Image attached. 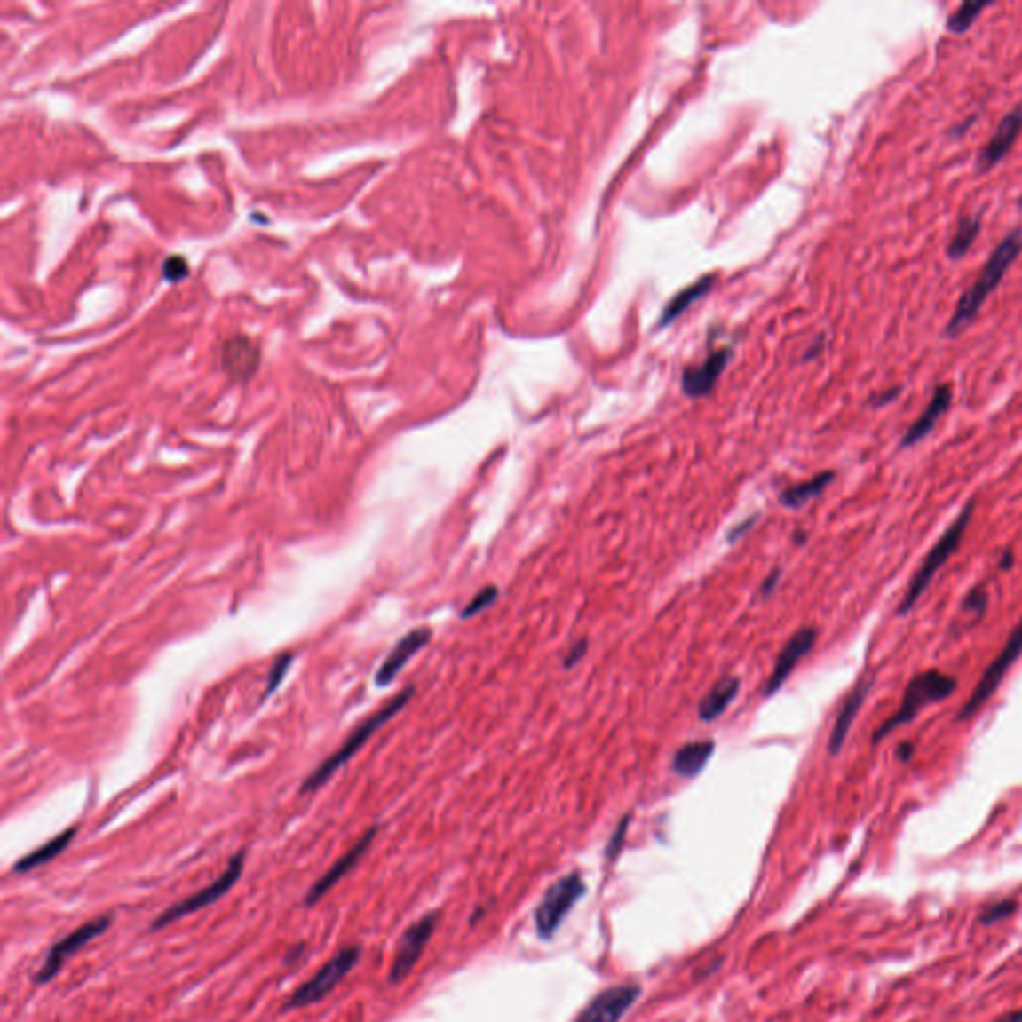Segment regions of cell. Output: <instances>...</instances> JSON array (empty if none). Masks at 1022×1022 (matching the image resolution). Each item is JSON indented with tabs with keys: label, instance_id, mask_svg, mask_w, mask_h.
Returning <instances> with one entry per match:
<instances>
[{
	"label": "cell",
	"instance_id": "3",
	"mask_svg": "<svg viewBox=\"0 0 1022 1022\" xmlns=\"http://www.w3.org/2000/svg\"><path fill=\"white\" fill-rule=\"evenodd\" d=\"M956 687H959V683H956L953 675L940 673L937 669H927L919 675H915V677L908 681L899 709L875 731L873 743L876 745L879 741H883L884 737H889L895 729L916 719V715L923 709H927V707L945 701V699L955 693Z\"/></svg>",
	"mask_w": 1022,
	"mask_h": 1022
},
{
	"label": "cell",
	"instance_id": "20",
	"mask_svg": "<svg viewBox=\"0 0 1022 1022\" xmlns=\"http://www.w3.org/2000/svg\"><path fill=\"white\" fill-rule=\"evenodd\" d=\"M715 753V743L711 739H701V741H689L675 751L673 755V771L679 777L693 779L701 772L707 763H709L711 755Z\"/></svg>",
	"mask_w": 1022,
	"mask_h": 1022
},
{
	"label": "cell",
	"instance_id": "11",
	"mask_svg": "<svg viewBox=\"0 0 1022 1022\" xmlns=\"http://www.w3.org/2000/svg\"><path fill=\"white\" fill-rule=\"evenodd\" d=\"M641 996V986L638 983H625L611 986L599 993L595 999L582 1010L575 1022H619Z\"/></svg>",
	"mask_w": 1022,
	"mask_h": 1022
},
{
	"label": "cell",
	"instance_id": "38",
	"mask_svg": "<svg viewBox=\"0 0 1022 1022\" xmlns=\"http://www.w3.org/2000/svg\"><path fill=\"white\" fill-rule=\"evenodd\" d=\"M993 1022H1022V1009H1020V1010L1007 1012V1015L994 1018Z\"/></svg>",
	"mask_w": 1022,
	"mask_h": 1022
},
{
	"label": "cell",
	"instance_id": "29",
	"mask_svg": "<svg viewBox=\"0 0 1022 1022\" xmlns=\"http://www.w3.org/2000/svg\"><path fill=\"white\" fill-rule=\"evenodd\" d=\"M292 659H294L292 654H284V655H280V657L276 659V662H273L272 669H270V673H268V681H265L264 699H268V697L273 693V691H276V689L281 685V681H284V675L288 673L289 665H292Z\"/></svg>",
	"mask_w": 1022,
	"mask_h": 1022
},
{
	"label": "cell",
	"instance_id": "26",
	"mask_svg": "<svg viewBox=\"0 0 1022 1022\" xmlns=\"http://www.w3.org/2000/svg\"><path fill=\"white\" fill-rule=\"evenodd\" d=\"M988 6V3H963L956 11L951 14V19H948L947 27L948 30H953L955 35H963V32H967L975 20L978 19V14L985 11Z\"/></svg>",
	"mask_w": 1022,
	"mask_h": 1022
},
{
	"label": "cell",
	"instance_id": "4",
	"mask_svg": "<svg viewBox=\"0 0 1022 1022\" xmlns=\"http://www.w3.org/2000/svg\"><path fill=\"white\" fill-rule=\"evenodd\" d=\"M972 511H975V500H971L967 505H964L961 513L953 519L951 526H948L943 534H940L935 545L931 547L927 558H924L921 563V567L915 571L911 582H908L905 598L899 606V615H907L908 611L915 607V603L921 599V595L924 591H927V587L931 585L932 579L937 577L939 571L947 566L948 559H951L953 555L956 553V550H959L963 537H964V534H967V527L971 526Z\"/></svg>",
	"mask_w": 1022,
	"mask_h": 1022
},
{
	"label": "cell",
	"instance_id": "35",
	"mask_svg": "<svg viewBox=\"0 0 1022 1022\" xmlns=\"http://www.w3.org/2000/svg\"><path fill=\"white\" fill-rule=\"evenodd\" d=\"M755 521H757V515H751V518H747L745 521L739 523V526H735L729 534V542H737V539L741 537L747 529H751L755 526Z\"/></svg>",
	"mask_w": 1022,
	"mask_h": 1022
},
{
	"label": "cell",
	"instance_id": "23",
	"mask_svg": "<svg viewBox=\"0 0 1022 1022\" xmlns=\"http://www.w3.org/2000/svg\"><path fill=\"white\" fill-rule=\"evenodd\" d=\"M835 479V471H823V473H817L815 478H811L807 481H801V484H795L791 487H787L783 494L779 495V502L785 505V508H791V510H799L803 505H807L809 502L817 500V497L825 492V489L833 484Z\"/></svg>",
	"mask_w": 1022,
	"mask_h": 1022
},
{
	"label": "cell",
	"instance_id": "33",
	"mask_svg": "<svg viewBox=\"0 0 1022 1022\" xmlns=\"http://www.w3.org/2000/svg\"><path fill=\"white\" fill-rule=\"evenodd\" d=\"M585 654H587V639L575 641L574 646L569 647L566 659H563V667H566V669H571V667H575L579 662H582Z\"/></svg>",
	"mask_w": 1022,
	"mask_h": 1022
},
{
	"label": "cell",
	"instance_id": "37",
	"mask_svg": "<svg viewBox=\"0 0 1022 1022\" xmlns=\"http://www.w3.org/2000/svg\"><path fill=\"white\" fill-rule=\"evenodd\" d=\"M899 393H900V388H892V390H889L887 393H881L879 398H875L873 404H875V406H884V404H889V401L895 400V398L899 396Z\"/></svg>",
	"mask_w": 1022,
	"mask_h": 1022
},
{
	"label": "cell",
	"instance_id": "18",
	"mask_svg": "<svg viewBox=\"0 0 1022 1022\" xmlns=\"http://www.w3.org/2000/svg\"><path fill=\"white\" fill-rule=\"evenodd\" d=\"M951 401H953L951 388H948L947 384L937 385V390H935V393H932L927 409H924V412L916 417V422L911 425V428L905 432L903 440H900V446L911 448L915 444H919L921 440L927 438L940 417L947 414V409L951 408Z\"/></svg>",
	"mask_w": 1022,
	"mask_h": 1022
},
{
	"label": "cell",
	"instance_id": "12",
	"mask_svg": "<svg viewBox=\"0 0 1022 1022\" xmlns=\"http://www.w3.org/2000/svg\"><path fill=\"white\" fill-rule=\"evenodd\" d=\"M376 833H377V827L368 828V831L360 836V841L353 844L352 849H348L344 852V855L336 860V863L328 868V871L318 876V881L312 884L305 892L304 897V905L305 907H313L316 903H320L321 899H324L329 891H332L337 883H340L345 875H348L353 867H356L361 857L366 855L372 847V843L376 839Z\"/></svg>",
	"mask_w": 1022,
	"mask_h": 1022
},
{
	"label": "cell",
	"instance_id": "13",
	"mask_svg": "<svg viewBox=\"0 0 1022 1022\" xmlns=\"http://www.w3.org/2000/svg\"><path fill=\"white\" fill-rule=\"evenodd\" d=\"M260 345L250 336L234 334L224 340L220 348V368L232 380L244 382L260 368Z\"/></svg>",
	"mask_w": 1022,
	"mask_h": 1022
},
{
	"label": "cell",
	"instance_id": "36",
	"mask_svg": "<svg viewBox=\"0 0 1022 1022\" xmlns=\"http://www.w3.org/2000/svg\"><path fill=\"white\" fill-rule=\"evenodd\" d=\"M913 753H915V747H913V743H908V741L900 743V745H899V749H897L899 759H900V761H905V763H907V761H911Z\"/></svg>",
	"mask_w": 1022,
	"mask_h": 1022
},
{
	"label": "cell",
	"instance_id": "41",
	"mask_svg": "<svg viewBox=\"0 0 1022 1022\" xmlns=\"http://www.w3.org/2000/svg\"><path fill=\"white\" fill-rule=\"evenodd\" d=\"M1018 206L1022 208V196H1020V200H1018Z\"/></svg>",
	"mask_w": 1022,
	"mask_h": 1022
},
{
	"label": "cell",
	"instance_id": "1",
	"mask_svg": "<svg viewBox=\"0 0 1022 1022\" xmlns=\"http://www.w3.org/2000/svg\"><path fill=\"white\" fill-rule=\"evenodd\" d=\"M1020 250H1022V230H1012L1009 236L1002 238V242L996 246V250L991 254V257H988L985 268L980 270L978 280L961 296V300L956 302L953 316L945 328V334L948 337L959 336L963 329L977 318V313L985 305L986 297L1001 284L1004 273H1007L1010 265L1015 264Z\"/></svg>",
	"mask_w": 1022,
	"mask_h": 1022
},
{
	"label": "cell",
	"instance_id": "19",
	"mask_svg": "<svg viewBox=\"0 0 1022 1022\" xmlns=\"http://www.w3.org/2000/svg\"><path fill=\"white\" fill-rule=\"evenodd\" d=\"M868 689H871V683L860 681L859 685L847 695V699H844L841 711L835 719L831 735H828V753L831 755H839L844 747V741H847V735L852 727V723H855L860 707H863L865 699L868 695Z\"/></svg>",
	"mask_w": 1022,
	"mask_h": 1022
},
{
	"label": "cell",
	"instance_id": "16",
	"mask_svg": "<svg viewBox=\"0 0 1022 1022\" xmlns=\"http://www.w3.org/2000/svg\"><path fill=\"white\" fill-rule=\"evenodd\" d=\"M1020 132H1022V108H1015L1001 120L993 134V139L978 152L977 158L978 170L980 172L993 170V168L1007 156V152L1012 148V144L1017 142Z\"/></svg>",
	"mask_w": 1022,
	"mask_h": 1022
},
{
	"label": "cell",
	"instance_id": "5",
	"mask_svg": "<svg viewBox=\"0 0 1022 1022\" xmlns=\"http://www.w3.org/2000/svg\"><path fill=\"white\" fill-rule=\"evenodd\" d=\"M244 867H246V851H238L236 855L228 860L226 868H224V873L218 879L212 881L210 884H206V887H202L200 891L192 892V895L178 900V903L164 908V911L152 921L150 931L152 932L162 931L166 927H170V924L182 921L184 916H190L198 911H202L206 907L218 903V900L226 897L228 892L236 887V883L242 879Z\"/></svg>",
	"mask_w": 1022,
	"mask_h": 1022
},
{
	"label": "cell",
	"instance_id": "21",
	"mask_svg": "<svg viewBox=\"0 0 1022 1022\" xmlns=\"http://www.w3.org/2000/svg\"><path fill=\"white\" fill-rule=\"evenodd\" d=\"M75 835H76V827H70V828H67V831H62L56 836H52V839H48L46 843L40 844L38 849L30 851L28 855H24L22 859L16 860L12 871L19 873V875H24V873L35 871V868H38V867L48 865L51 860H54L64 849L68 847L72 839H75Z\"/></svg>",
	"mask_w": 1022,
	"mask_h": 1022
},
{
	"label": "cell",
	"instance_id": "14",
	"mask_svg": "<svg viewBox=\"0 0 1022 1022\" xmlns=\"http://www.w3.org/2000/svg\"><path fill=\"white\" fill-rule=\"evenodd\" d=\"M815 643H817L815 627H803V630L796 631L793 638L785 643V647L780 649L775 667H772V673L769 675L767 685L763 689V695L765 697L775 695L777 691L785 685L788 675L795 671L796 663H799L804 655L811 654Z\"/></svg>",
	"mask_w": 1022,
	"mask_h": 1022
},
{
	"label": "cell",
	"instance_id": "25",
	"mask_svg": "<svg viewBox=\"0 0 1022 1022\" xmlns=\"http://www.w3.org/2000/svg\"><path fill=\"white\" fill-rule=\"evenodd\" d=\"M711 286H713V278H711V276H705V278L699 280L697 284L689 286L687 289H683V292H681L679 296H675L673 300L669 302V305H667L665 313L662 316V326L669 324V321H673L675 318L679 316V313L685 312V310L689 308V305L693 304L695 300H699V297H703L707 292H709Z\"/></svg>",
	"mask_w": 1022,
	"mask_h": 1022
},
{
	"label": "cell",
	"instance_id": "28",
	"mask_svg": "<svg viewBox=\"0 0 1022 1022\" xmlns=\"http://www.w3.org/2000/svg\"><path fill=\"white\" fill-rule=\"evenodd\" d=\"M497 595H500V591H497V587H494V585L484 587V590L473 595L468 606H465V607L462 609V619H470V617H473V615L481 614V611H484V609L492 607L494 603H495V599H497Z\"/></svg>",
	"mask_w": 1022,
	"mask_h": 1022
},
{
	"label": "cell",
	"instance_id": "17",
	"mask_svg": "<svg viewBox=\"0 0 1022 1022\" xmlns=\"http://www.w3.org/2000/svg\"><path fill=\"white\" fill-rule=\"evenodd\" d=\"M729 358H731V352L727 348H723V350L709 353V356H707L699 366L685 369V374H683V380H681L683 392H685L689 398L707 396V393L713 390L715 382L719 380L723 369L727 368Z\"/></svg>",
	"mask_w": 1022,
	"mask_h": 1022
},
{
	"label": "cell",
	"instance_id": "2",
	"mask_svg": "<svg viewBox=\"0 0 1022 1022\" xmlns=\"http://www.w3.org/2000/svg\"><path fill=\"white\" fill-rule=\"evenodd\" d=\"M412 695H414V687H406L404 691H400L396 697L390 699V701L385 703L384 707H380V709H377L374 715H369L364 723H360V725L352 731V735L342 743L340 749L329 755V757L321 763V765H318L310 772L308 777H305V780L300 785V793L310 795V793L320 791V788L336 775V771H340L345 763H348L353 755H356L361 747H364L369 739H372V735L376 733L377 729H382L385 723L396 717V715L404 709V707L409 703V699H412Z\"/></svg>",
	"mask_w": 1022,
	"mask_h": 1022
},
{
	"label": "cell",
	"instance_id": "24",
	"mask_svg": "<svg viewBox=\"0 0 1022 1022\" xmlns=\"http://www.w3.org/2000/svg\"><path fill=\"white\" fill-rule=\"evenodd\" d=\"M980 232V220L977 216H963L959 220V226H956V232L953 234V240L948 242L947 248V254L951 260H959L964 254L971 250V246L975 244V240Z\"/></svg>",
	"mask_w": 1022,
	"mask_h": 1022
},
{
	"label": "cell",
	"instance_id": "6",
	"mask_svg": "<svg viewBox=\"0 0 1022 1022\" xmlns=\"http://www.w3.org/2000/svg\"><path fill=\"white\" fill-rule=\"evenodd\" d=\"M361 956L360 945H345L340 951L332 955V959L321 964V967L313 972V977L305 980L292 993V996L284 1004V1012L297 1010L312 1007L334 991V988L342 983V980L356 969Z\"/></svg>",
	"mask_w": 1022,
	"mask_h": 1022
},
{
	"label": "cell",
	"instance_id": "7",
	"mask_svg": "<svg viewBox=\"0 0 1022 1022\" xmlns=\"http://www.w3.org/2000/svg\"><path fill=\"white\" fill-rule=\"evenodd\" d=\"M587 887L583 876L579 873L563 875L561 879L555 881L550 889L545 891L542 903L535 908V929L539 939L550 940L566 916L571 913L579 900L585 897Z\"/></svg>",
	"mask_w": 1022,
	"mask_h": 1022
},
{
	"label": "cell",
	"instance_id": "32",
	"mask_svg": "<svg viewBox=\"0 0 1022 1022\" xmlns=\"http://www.w3.org/2000/svg\"><path fill=\"white\" fill-rule=\"evenodd\" d=\"M627 825H630V817L622 819V823H619L617 831L614 833V836H611V841H609V844H607V851H606V852H607V859H615V857H617V852H619V849H622L623 839H625Z\"/></svg>",
	"mask_w": 1022,
	"mask_h": 1022
},
{
	"label": "cell",
	"instance_id": "8",
	"mask_svg": "<svg viewBox=\"0 0 1022 1022\" xmlns=\"http://www.w3.org/2000/svg\"><path fill=\"white\" fill-rule=\"evenodd\" d=\"M1022 655V619L1015 625V630L1010 631L1009 635V641L1004 643V647L999 655H996L991 665L986 667L983 677L978 679L977 687L972 689V693L969 695L967 703L963 705V709L959 713V719L964 721L972 717V715H977L980 707H983L988 699H991L996 689L1001 687L1002 679L1007 677V673L1012 669V665L1017 663V659Z\"/></svg>",
	"mask_w": 1022,
	"mask_h": 1022
},
{
	"label": "cell",
	"instance_id": "39",
	"mask_svg": "<svg viewBox=\"0 0 1022 1022\" xmlns=\"http://www.w3.org/2000/svg\"><path fill=\"white\" fill-rule=\"evenodd\" d=\"M1012 561H1015V555H1012L1010 550H1007L1002 553L1001 558V569H1010L1012 567Z\"/></svg>",
	"mask_w": 1022,
	"mask_h": 1022
},
{
	"label": "cell",
	"instance_id": "15",
	"mask_svg": "<svg viewBox=\"0 0 1022 1022\" xmlns=\"http://www.w3.org/2000/svg\"><path fill=\"white\" fill-rule=\"evenodd\" d=\"M432 630L430 627H416L409 633H406L404 638H401L393 649L388 654V657L384 659L382 665L377 667L376 671V685L377 687H388L393 683V679L398 677V673L404 669L406 663L412 659L416 654H420V651L428 646L430 639H432Z\"/></svg>",
	"mask_w": 1022,
	"mask_h": 1022
},
{
	"label": "cell",
	"instance_id": "34",
	"mask_svg": "<svg viewBox=\"0 0 1022 1022\" xmlns=\"http://www.w3.org/2000/svg\"><path fill=\"white\" fill-rule=\"evenodd\" d=\"M780 575H783V571L780 569L771 571V574L765 577V582H763V585H761V598H769V595L777 590Z\"/></svg>",
	"mask_w": 1022,
	"mask_h": 1022
},
{
	"label": "cell",
	"instance_id": "9",
	"mask_svg": "<svg viewBox=\"0 0 1022 1022\" xmlns=\"http://www.w3.org/2000/svg\"><path fill=\"white\" fill-rule=\"evenodd\" d=\"M110 927H112V916L100 915V916H94V919L86 921L83 924H78V927L72 932H68L67 937L56 940V943L51 947V951L46 953V959L43 963V967L36 971L35 983L36 985L51 983V980H54V977L59 975L60 969L64 967V963H67L72 955H76L80 948H84L88 943H91V940L102 937Z\"/></svg>",
	"mask_w": 1022,
	"mask_h": 1022
},
{
	"label": "cell",
	"instance_id": "22",
	"mask_svg": "<svg viewBox=\"0 0 1022 1022\" xmlns=\"http://www.w3.org/2000/svg\"><path fill=\"white\" fill-rule=\"evenodd\" d=\"M739 689H741V681L737 677H725L721 679L717 685H715L709 693H707L701 703L697 707V713H699V719L701 721H715L719 719L723 713H725L731 703L737 699Z\"/></svg>",
	"mask_w": 1022,
	"mask_h": 1022
},
{
	"label": "cell",
	"instance_id": "27",
	"mask_svg": "<svg viewBox=\"0 0 1022 1022\" xmlns=\"http://www.w3.org/2000/svg\"><path fill=\"white\" fill-rule=\"evenodd\" d=\"M1017 908H1018V903H1017V900H1012V899H1004V900H999V903H994V905H991V907H986L985 911L980 913V916H978V923H980V924H985V927H993V924L1001 923V921L1009 919V916L1015 915V913H1017Z\"/></svg>",
	"mask_w": 1022,
	"mask_h": 1022
},
{
	"label": "cell",
	"instance_id": "10",
	"mask_svg": "<svg viewBox=\"0 0 1022 1022\" xmlns=\"http://www.w3.org/2000/svg\"><path fill=\"white\" fill-rule=\"evenodd\" d=\"M438 923H440V911H430L404 931V935L398 940L396 955H393V963L388 975L390 985L404 983V980L412 975L414 967L420 963L425 947H428L433 932L438 929Z\"/></svg>",
	"mask_w": 1022,
	"mask_h": 1022
},
{
	"label": "cell",
	"instance_id": "40",
	"mask_svg": "<svg viewBox=\"0 0 1022 1022\" xmlns=\"http://www.w3.org/2000/svg\"><path fill=\"white\" fill-rule=\"evenodd\" d=\"M795 542H796V543H803V542H804V534H803V531H796V534H795Z\"/></svg>",
	"mask_w": 1022,
	"mask_h": 1022
},
{
	"label": "cell",
	"instance_id": "31",
	"mask_svg": "<svg viewBox=\"0 0 1022 1022\" xmlns=\"http://www.w3.org/2000/svg\"><path fill=\"white\" fill-rule=\"evenodd\" d=\"M986 606H988V598H986L985 590H980V587L971 590V593L963 601V609L972 611V614H977V615H983Z\"/></svg>",
	"mask_w": 1022,
	"mask_h": 1022
},
{
	"label": "cell",
	"instance_id": "30",
	"mask_svg": "<svg viewBox=\"0 0 1022 1022\" xmlns=\"http://www.w3.org/2000/svg\"><path fill=\"white\" fill-rule=\"evenodd\" d=\"M188 270L190 265L186 262V257L182 256H170L166 257V262L162 265V272H164V278L170 280V281H178L182 278L188 276Z\"/></svg>",
	"mask_w": 1022,
	"mask_h": 1022
}]
</instances>
